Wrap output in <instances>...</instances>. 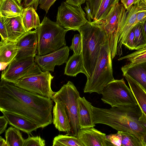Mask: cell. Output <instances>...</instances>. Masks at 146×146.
<instances>
[{"label":"cell","mask_w":146,"mask_h":146,"mask_svg":"<svg viewBox=\"0 0 146 146\" xmlns=\"http://www.w3.org/2000/svg\"><path fill=\"white\" fill-rule=\"evenodd\" d=\"M52 107L51 98L1 80L0 108L19 115L43 128L52 122Z\"/></svg>","instance_id":"cell-1"},{"label":"cell","mask_w":146,"mask_h":146,"mask_svg":"<svg viewBox=\"0 0 146 146\" xmlns=\"http://www.w3.org/2000/svg\"><path fill=\"white\" fill-rule=\"evenodd\" d=\"M93 109L95 124H103L117 131L131 133L139 139L143 146L146 128L139 121L142 112L138 104L109 109L93 106Z\"/></svg>","instance_id":"cell-2"},{"label":"cell","mask_w":146,"mask_h":146,"mask_svg":"<svg viewBox=\"0 0 146 146\" xmlns=\"http://www.w3.org/2000/svg\"><path fill=\"white\" fill-rule=\"evenodd\" d=\"M78 31L82 37L84 66L90 77L94 69L101 48L108 40L107 35L101 25L94 21H88Z\"/></svg>","instance_id":"cell-3"},{"label":"cell","mask_w":146,"mask_h":146,"mask_svg":"<svg viewBox=\"0 0 146 146\" xmlns=\"http://www.w3.org/2000/svg\"><path fill=\"white\" fill-rule=\"evenodd\" d=\"M37 36V55L42 56L66 46L65 36L68 31L45 16L36 29Z\"/></svg>","instance_id":"cell-4"},{"label":"cell","mask_w":146,"mask_h":146,"mask_svg":"<svg viewBox=\"0 0 146 146\" xmlns=\"http://www.w3.org/2000/svg\"><path fill=\"white\" fill-rule=\"evenodd\" d=\"M112 60L108 40L102 47L94 69L87 80L84 92L101 94L104 87L115 79L113 76Z\"/></svg>","instance_id":"cell-5"},{"label":"cell","mask_w":146,"mask_h":146,"mask_svg":"<svg viewBox=\"0 0 146 146\" xmlns=\"http://www.w3.org/2000/svg\"><path fill=\"white\" fill-rule=\"evenodd\" d=\"M80 96L73 83L68 81L59 91L54 92L51 98L54 102H61L64 106L71 127L70 133L67 135L77 137L80 129L77 112V100Z\"/></svg>","instance_id":"cell-6"},{"label":"cell","mask_w":146,"mask_h":146,"mask_svg":"<svg viewBox=\"0 0 146 146\" xmlns=\"http://www.w3.org/2000/svg\"><path fill=\"white\" fill-rule=\"evenodd\" d=\"M101 94L103 102L110 105L111 108L138 105L123 78L115 80L108 83L103 88Z\"/></svg>","instance_id":"cell-7"},{"label":"cell","mask_w":146,"mask_h":146,"mask_svg":"<svg viewBox=\"0 0 146 146\" xmlns=\"http://www.w3.org/2000/svg\"><path fill=\"white\" fill-rule=\"evenodd\" d=\"M34 58L31 57L18 60L14 59L2 71L1 80L15 84L24 77L41 72Z\"/></svg>","instance_id":"cell-8"},{"label":"cell","mask_w":146,"mask_h":146,"mask_svg":"<svg viewBox=\"0 0 146 146\" xmlns=\"http://www.w3.org/2000/svg\"><path fill=\"white\" fill-rule=\"evenodd\" d=\"M53 78L49 72L42 71L24 77L14 84L24 90L51 99L54 93L51 87Z\"/></svg>","instance_id":"cell-9"},{"label":"cell","mask_w":146,"mask_h":146,"mask_svg":"<svg viewBox=\"0 0 146 146\" xmlns=\"http://www.w3.org/2000/svg\"><path fill=\"white\" fill-rule=\"evenodd\" d=\"M88 21L81 6L74 7L63 2L58 7L56 22L68 31H78Z\"/></svg>","instance_id":"cell-10"},{"label":"cell","mask_w":146,"mask_h":146,"mask_svg":"<svg viewBox=\"0 0 146 146\" xmlns=\"http://www.w3.org/2000/svg\"><path fill=\"white\" fill-rule=\"evenodd\" d=\"M123 7L121 3H116L103 19L96 22L101 25L106 33L112 60L117 54L118 25Z\"/></svg>","instance_id":"cell-11"},{"label":"cell","mask_w":146,"mask_h":146,"mask_svg":"<svg viewBox=\"0 0 146 146\" xmlns=\"http://www.w3.org/2000/svg\"><path fill=\"white\" fill-rule=\"evenodd\" d=\"M141 5V3L132 5L127 9L123 7L118 25V40L117 46V55L122 54V46L126 40L129 32L135 25L137 23L136 17Z\"/></svg>","instance_id":"cell-12"},{"label":"cell","mask_w":146,"mask_h":146,"mask_svg":"<svg viewBox=\"0 0 146 146\" xmlns=\"http://www.w3.org/2000/svg\"><path fill=\"white\" fill-rule=\"evenodd\" d=\"M69 52V48L65 46L44 55H36L35 61L42 71L53 72L56 66H60L67 62Z\"/></svg>","instance_id":"cell-13"},{"label":"cell","mask_w":146,"mask_h":146,"mask_svg":"<svg viewBox=\"0 0 146 146\" xmlns=\"http://www.w3.org/2000/svg\"><path fill=\"white\" fill-rule=\"evenodd\" d=\"M37 42L36 29L27 32L17 41V53L14 59L18 60L31 57H35L36 55Z\"/></svg>","instance_id":"cell-14"},{"label":"cell","mask_w":146,"mask_h":146,"mask_svg":"<svg viewBox=\"0 0 146 146\" xmlns=\"http://www.w3.org/2000/svg\"><path fill=\"white\" fill-rule=\"evenodd\" d=\"M77 106L78 114L80 129L95 127L93 106L91 103L84 97L80 96L77 100Z\"/></svg>","instance_id":"cell-15"},{"label":"cell","mask_w":146,"mask_h":146,"mask_svg":"<svg viewBox=\"0 0 146 146\" xmlns=\"http://www.w3.org/2000/svg\"><path fill=\"white\" fill-rule=\"evenodd\" d=\"M77 137L84 146H108L106 134L94 127L80 129Z\"/></svg>","instance_id":"cell-16"},{"label":"cell","mask_w":146,"mask_h":146,"mask_svg":"<svg viewBox=\"0 0 146 146\" xmlns=\"http://www.w3.org/2000/svg\"><path fill=\"white\" fill-rule=\"evenodd\" d=\"M0 111L6 117L8 123L28 135L40 128L36 124L19 115L0 108Z\"/></svg>","instance_id":"cell-17"},{"label":"cell","mask_w":146,"mask_h":146,"mask_svg":"<svg viewBox=\"0 0 146 146\" xmlns=\"http://www.w3.org/2000/svg\"><path fill=\"white\" fill-rule=\"evenodd\" d=\"M1 17L7 29L8 41L17 42L27 32L24 25L21 15L10 18Z\"/></svg>","instance_id":"cell-18"},{"label":"cell","mask_w":146,"mask_h":146,"mask_svg":"<svg viewBox=\"0 0 146 146\" xmlns=\"http://www.w3.org/2000/svg\"><path fill=\"white\" fill-rule=\"evenodd\" d=\"M53 109L52 121L55 128L59 131L70 133L71 127L64 106L62 103L56 102Z\"/></svg>","instance_id":"cell-19"},{"label":"cell","mask_w":146,"mask_h":146,"mask_svg":"<svg viewBox=\"0 0 146 146\" xmlns=\"http://www.w3.org/2000/svg\"><path fill=\"white\" fill-rule=\"evenodd\" d=\"M123 75L127 74L137 82L146 91V62L136 64L129 63L121 68Z\"/></svg>","instance_id":"cell-20"},{"label":"cell","mask_w":146,"mask_h":146,"mask_svg":"<svg viewBox=\"0 0 146 146\" xmlns=\"http://www.w3.org/2000/svg\"><path fill=\"white\" fill-rule=\"evenodd\" d=\"M80 73L84 74L87 78L90 77L84 66L82 52L79 54H73L70 57L66 62L64 74L76 77Z\"/></svg>","instance_id":"cell-21"},{"label":"cell","mask_w":146,"mask_h":146,"mask_svg":"<svg viewBox=\"0 0 146 146\" xmlns=\"http://www.w3.org/2000/svg\"><path fill=\"white\" fill-rule=\"evenodd\" d=\"M18 52L17 42L1 40L0 42V62L7 66L17 55Z\"/></svg>","instance_id":"cell-22"},{"label":"cell","mask_w":146,"mask_h":146,"mask_svg":"<svg viewBox=\"0 0 146 146\" xmlns=\"http://www.w3.org/2000/svg\"><path fill=\"white\" fill-rule=\"evenodd\" d=\"M127 81L141 111L146 115V91L136 81L127 74L123 75Z\"/></svg>","instance_id":"cell-23"},{"label":"cell","mask_w":146,"mask_h":146,"mask_svg":"<svg viewBox=\"0 0 146 146\" xmlns=\"http://www.w3.org/2000/svg\"><path fill=\"white\" fill-rule=\"evenodd\" d=\"M24 8L15 0H2L0 2V16L10 18L21 16Z\"/></svg>","instance_id":"cell-24"},{"label":"cell","mask_w":146,"mask_h":146,"mask_svg":"<svg viewBox=\"0 0 146 146\" xmlns=\"http://www.w3.org/2000/svg\"><path fill=\"white\" fill-rule=\"evenodd\" d=\"M24 25L27 32L36 29L40 24L39 17L33 6L24 8L21 15Z\"/></svg>","instance_id":"cell-25"},{"label":"cell","mask_w":146,"mask_h":146,"mask_svg":"<svg viewBox=\"0 0 146 146\" xmlns=\"http://www.w3.org/2000/svg\"><path fill=\"white\" fill-rule=\"evenodd\" d=\"M5 137L8 146H23L25 139L20 130L14 127H10L6 130Z\"/></svg>","instance_id":"cell-26"},{"label":"cell","mask_w":146,"mask_h":146,"mask_svg":"<svg viewBox=\"0 0 146 146\" xmlns=\"http://www.w3.org/2000/svg\"><path fill=\"white\" fill-rule=\"evenodd\" d=\"M53 146H84L77 137L59 135L54 138Z\"/></svg>","instance_id":"cell-27"},{"label":"cell","mask_w":146,"mask_h":146,"mask_svg":"<svg viewBox=\"0 0 146 146\" xmlns=\"http://www.w3.org/2000/svg\"><path fill=\"white\" fill-rule=\"evenodd\" d=\"M119 0H102L94 22H97L103 19L113 7Z\"/></svg>","instance_id":"cell-28"},{"label":"cell","mask_w":146,"mask_h":146,"mask_svg":"<svg viewBox=\"0 0 146 146\" xmlns=\"http://www.w3.org/2000/svg\"><path fill=\"white\" fill-rule=\"evenodd\" d=\"M126 59L133 64L146 62V46L122 57L118 60Z\"/></svg>","instance_id":"cell-29"},{"label":"cell","mask_w":146,"mask_h":146,"mask_svg":"<svg viewBox=\"0 0 146 146\" xmlns=\"http://www.w3.org/2000/svg\"><path fill=\"white\" fill-rule=\"evenodd\" d=\"M134 33L135 50H138L146 46L141 23H137L133 27Z\"/></svg>","instance_id":"cell-30"},{"label":"cell","mask_w":146,"mask_h":146,"mask_svg":"<svg viewBox=\"0 0 146 146\" xmlns=\"http://www.w3.org/2000/svg\"><path fill=\"white\" fill-rule=\"evenodd\" d=\"M119 131L122 137L121 146H141L139 139L133 134Z\"/></svg>","instance_id":"cell-31"},{"label":"cell","mask_w":146,"mask_h":146,"mask_svg":"<svg viewBox=\"0 0 146 146\" xmlns=\"http://www.w3.org/2000/svg\"><path fill=\"white\" fill-rule=\"evenodd\" d=\"M69 48L72 50L74 54H79L82 52V37L80 34L74 35L72 39V44Z\"/></svg>","instance_id":"cell-32"},{"label":"cell","mask_w":146,"mask_h":146,"mask_svg":"<svg viewBox=\"0 0 146 146\" xmlns=\"http://www.w3.org/2000/svg\"><path fill=\"white\" fill-rule=\"evenodd\" d=\"M45 141L40 136H31L25 140L23 146H45Z\"/></svg>","instance_id":"cell-33"},{"label":"cell","mask_w":146,"mask_h":146,"mask_svg":"<svg viewBox=\"0 0 146 146\" xmlns=\"http://www.w3.org/2000/svg\"><path fill=\"white\" fill-rule=\"evenodd\" d=\"M108 146H121L122 137L119 131L116 133L106 135Z\"/></svg>","instance_id":"cell-34"},{"label":"cell","mask_w":146,"mask_h":146,"mask_svg":"<svg viewBox=\"0 0 146 146\" xmlns=\"http://www.w3.org/2000/svg\"><path fill=\"white\" fill-rule=\"evenodd\" d=\"M102 0H86L89 4L91 12L92 19H94L100 5Z\"/></svg>","instance_id":"cell-35"},{"label":"cell","mask_w":146,"mask_h":146,"mask_svg":"<svg viewBox=\"0 0 146 146\" xmlns=\"http://www.w3.org/2000/svg\"><path fill=\"white\" fill-rule=\"evenodd\" d=\"M123 44L126 46L129 49L135 50L133 27L129 32L126 40Z\"/></svg>","instance_id":"cell-36"},{"label":"cell","mask_w":146,"mask_h":146,"mask_svg":"<svg viewBox=\"0 0 146 146\" xmlns=\"http://www.w3.org/2000/svg\"><path fill=\"white\" fill-rule=\"evenodd\" d=\"M146 19V7L141 3V6L137 14L136 21L137 23H141Z\"/></svg>","instance_id":"cell-37"},{"label":"cell","mask_w":146,"mask_h":146,"mask_svg":"<svg viewBox=\"0 0 146 146\" xmlns=\"http://www.w3.org/2000/svg\"><path fill=\"white\" fill-rule=\"evenodd\" d=\"M0 34L1 40H7L8 34L5 25L2 20L1 17L0 16Z\"/></svg>","instance_id":"cell-38"},{"label":"cell","mask_w":146,"mask_h":146,"mask_svg":"<svg viewBox=\"0 0 146 146\" xmlns=\"http://www.w3.org/2000/svg\"><path fill=\"white\" fill-rule=\"evenodd\" d=\"M39 0H23V5L25 7L31 6H33L36 11L38 6Z\"/></svg>","instance_id":"cell-39"},{"label":"cell","mask_w":146,"mask_h":146,"mask_svg":"<svg viewBox=\"0 0 146 146\" xmlns=\"http://www.w3.org/2000/svg\"><path fill=\"white\" fill-rule=\"evenodd\" d=\"M8 122L6 117L3 115L0 117V134L5 131Z\"/></svg>","instance_id":"cell-40"},{"label":"cell","mask_w":146,"mask_h":146,"mask_svg":"<svg viewBox=\"0 0 146 146\" xmlns=\"http://www.w3.org/2000/svg\"><path fill=\"white\" fill-rule=\"evenodd\" d=\"M56 0H47L43 4L40 5V8L44 10L46 13H48V10L51 7Z\"/></svg>","instance_id":"cell-41"},{"label":"cell","mask_w":146,"mask_h":146,"mask_svg":"<svg viewBox=\"0 0 146 146\" xmlns=\"http://www.w3.org/2000/svg\"><path fill=\"white\" fill-rule=\"evenodd\" d=\"M121 3L126 9H128L132 5H135L140 1V0H120Z\"/></svg>","instance_id":"cell-42"},{"label":"cell","mask_w":146,"mask_h":146,"mask_svg":"<svg viewBox=\"0 0 146 146\" xmlns=\"http://www.w3.org/2000/svg\"><path fill=\"white\" fill-rule=\"evenodd\" d=\"M86 1V0H66L65 2L74 7L81 6Z\"/></svg>","instance_id":"cell-43"},{"label":"cell","mask_w":146,"mask_h":146,"mask_svg":"<svg viewBox=\"0 0 146 146\" xmlns=\"http://www.w3.org/2000/svg\"><path fill=\"white\" fill-rule=\"evenodd\" d=\"M86 5L84 9L86 12L88 21L91 22L92 19L91 10L88 2L86 1Z\"/></svg>","instance_id":"cell-44"},{"label":"cell","mask_w":146,"mask_h":146,"mask_svg":"<svg viewBox=\"0 0 146 146\" xmlns=\"http://www.w3.org/2000/svg\"><path fill=\"white\" fill-rule=\"evenodd\" d=\"M139 121L146 128V115L142 112L141 115L139 119Z\"/></svg>","instance_id":"cell-45"},{"label":"cell","mask_w":146,"mask_h":146,"mask_svg":"<svg viewBox=\"0 0 146 146\" xmlns=\"http://www.w3.org/2000/svg\"><path fill=\"white\" fill-rule=\"evenodd\" d=\"M141 23L144 36L146 40V19Z\"/></svg>","instance_id":"cell-46"},{"label":"cell","mask_w":146,"mask_h":146,"mask_svg":"<svg viewBox=\"0 0 146 146\" xmlns=\"http://www.w3.org/2000/svg\"><path fill=\"white\" fill-rule=\"evenodd\" d=\"M0 146H8L6 140L1 136L0 137Z\"/></svg>","instance_id":"cell-47"},{"label":"cell","mask_w":146,"mask_h":146,"mask_svg":"<svg viewBox=\"0 0 146 146\" xmlns=\"http://www.w3.org/2000/svg\"><path fill=\"white\" fill-rule=\"evenodd\" d=\"M47 0H39L38 5H42Z\"/></svg>","instance_id":"cell-48"},{"label":"cell","mask_w":146,"mask_h":146,"mask_svg":"<svg viewBox=\"0 0 146 146\" xmlns=\"http://www.w3.org/2000/svg\"><path fill=\"white\" fill-rule=\"evenodd\" d=\"M140 1L146 7V0H140Z\"/></svg>","instance_id":"cell-49"},{"label":"cell","mask_w":146,"mask_h":146,"mask_svg":"<svg viewBox=\"0 0 146 146\" xmlns=\"http://www.w3.org/2000/svg\"><path fill=\"white\" fill-rule=\"evenodd\" d=\"M19 4H21V1L23 0H15Z\"/></svg>","instance_id":"cell-50"},{"label":"cell","mask_w":146,"mask_h":146,"mask_svg":"<svg viewBox=\"0 0 146 146\" xmlns=\"http://www.w3.org/2000/svg\"><path fill=\"white\" fill-rule=\"evenodd\" d=\"M143 146H146V136L145 138Z\"/></svg>","instance_id":"cell-51"},{"label":"cell","mask_w":146,"mask_h":146,"mask_svg":"<svg viewBox=\"0 0 146 146\" xmlns=\"http://www.w3.org/2000/svg\"><path fill=\"white\" fill-rule=\"evenodd\" d=\"M2 1V0H0V2H1V1Z\"/></svg>","instance_id":"cell-52"}]
</instances>
